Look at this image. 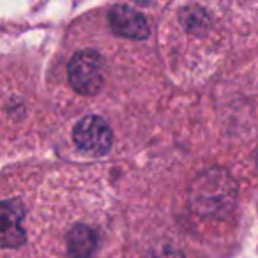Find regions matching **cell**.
Masks as SVG:
<instances>
[{
	"label": "cell",
	"instance_id": "obj_1",
	"mask_svg": "<svg viewBox=\"0 0 258 258\" xmlns=\"http://www.w3.org/2000/svg\"><path fill=\"white\" fill-rule=\"evenodd\" d=\"M235 204V182L225 170H207L191 187V205L202 216L226 214Z\"/></svg>",
	"mask_w": 258,
	"mask_h": 258
},
{
	"label": "cell",
	"instance_id": "obj_2",
	"mask_svg": "<svg viewBox=\"0 0 258 258\" xmlns=\"http://www.w3.org/2000/svg\"><path fill=\"white\" fill-rule=\"evenodd\" d=\"M69 83L76 92L94 96L103 85V62L94 50H82L73 55L68 66Z\"/></svg>",
	"mask_w": 258,
	"mask_h": 258
},
{
	"label": "cell",
	"instance_id": "obj_3",
	"mask_svg": "<svg viewBox=\"0 0 258 258\" xmlns=\"http://www.w3.org/2000/svg\"><path fill=\"white\" fill-rule=\"evenodd\" d=\"M73 140L80 151L92 156H103L111 149L113 135L104 118L89 115L75 125Z\"/></svg>",
	"mask_w": 258,
	"mask_h": 258
},
{
	"label": "cell",
	"instance_id": "obj_4",
	"mask_svg": "<svg viewBox=\"0 0 258 258\" xmlns=\"http://www.w3.org/2000/svg\"><path fill=\"white\" fill-rule=\"evenodd\" d=\"M110 27L117 36L129 37V39H147L149 23L142 13L129 6H115L108 15Z\"/></svg>",
	"mask_w": 258,
	"mask_h": 258
},
{
	"label": "cell",
	"instance_id": "obj_5",
	"mask_svg": "<svg viewBox=\"0 0 258 258\" xmlns=\"http://www.w3.org/2000/svg\"><path fill=\"white\" fill-rule=\"evenodd\" d=\"M97 249V237L92 228L76 225L68 235L69 258H90Z\"/></svg>",
	"mask_w": 258,
	"mask_h": 258
},
{
	"label": "cell",
	"instance_id": "obj_6",
	"mask_svg": "<svg viewBox=\"0 0 258 258\" xmlns=\"http://www.w3.org/2000/svg\"><path fill=\"white\" fill-rule=\"evenodd\" d=\"M20 211L16 209L15 202L2 204V242L6 247L18 246L25 239V232L20 226Z\"/></svg>",
	"mask_w": 258,
	"mask_h": 258
},
{
	"label": "cell",
	"instance_id": "obj_7",
	"mask_svg": "<svg viewBox=\"0 0 258 258\" xmlns=\"http://www.w3.org/2000/svg\"><path fill=\"white\" fill-rule=\"evenodd\" d=\"M147 258H182V254L173 246H158L147 254Z\"/></svg>",
	"mask_w": 258,
	"mask_h": 258
}]
</instances>
